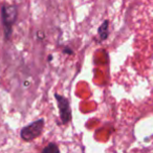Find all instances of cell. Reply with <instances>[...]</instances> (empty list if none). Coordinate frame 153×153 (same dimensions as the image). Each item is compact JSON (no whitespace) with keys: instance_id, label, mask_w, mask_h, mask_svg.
Returning a JSON list of instances; mask_svg holds the SVG:
<instances>
[{"instance_id":"obj_1","label":"cell","mask_w":153,"mask_h":153,"mask_svg":"<svg viewBox=\"0 0 153 153\" xmlns=\"http://www.w3.org/2000/svg\"><path fill=\"white\" fill-rule=\"evenodd\" d=\"M43 126H44V121L43 120H38V121L34 122L30 125L24 127L21 131L22 138L25 140H32L34 138L38 137L41 134V132H42Z\"/></svg>"},{"instance_id":"obj_2","label":"cell","mask_w":153,"mask_h":153,"mask_svg":"<svg viewBox=\"0 0 153 153\" xmlns=\"http://www.w3.org/2000/svg\"><path fill=\"white\" fill-rule=\"evenodd\" d=\"M56 99L58 101V107H59L60 110V117L61 120L64 124L68 123L71 117V112H70V107H69V103L66 100L64 97H61L59 94H56Z\"/></svg>"},{"instance_id":"obj_3","label":"cell","mask_w":153,"mask_h":153,"mask_svg":"<svg viewBox=\"0 0 153 153\" xmlns=\"http://www.w3.org/2000/svg\"><path fill=\"white\" fill-rule=\"evenodd\" d=\"M17 17V10L14 5H5L2 9V19L5 26L11 27Z\"/></svg>"},{"instance_id":"obj_4","label":"cell","mask_w":153,"mask_h":153,"mask_svg":"<svg viewBox=\"0 0 153 153\" xmlns=\"http://www.w3.org/2000/svg\"><path fill=\"white\" fill-rule=\"evenodd\" d=\"M107 24H108V22H104L103 23V25L100 27V36H102V39H105L107 36Z\"/></svg>"},{"instance_id":"obj_5","label":"cell","mask_w":153,"mask_h":153,"mask_svg":"<svg viewBox=\"0 0 153 153\" xmlns=\"http://www.w3.org/2000/svg\"><path fill=\"white\" fill-rule=\"evenodd\" d=\"M43 151H44V152H46V151H53V152H57V151H59V149H58L53 144H51V146H48L45 149H43Z\"/></svg>"}]
</instances>
